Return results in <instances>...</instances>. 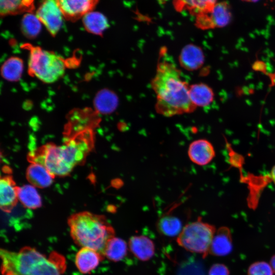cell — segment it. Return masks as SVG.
<instances>
[{"mask_svg":"<svg viewBox=\"0 0 275 275\" xmlns=\"http://www.w3.org/2000/svg\"><path fill=\"white\" fill-rule=\"evenodd\" d=\"M118 103L117 96L108 90L100 92L96 99L98 109L103 113L112 112L117 107Z\"/></svg>","mask_w":275,"mask_h":275,"instance_id":"cb8c5ba5","label":"cell"},{"mask_svg":"<svg viewBox=\"0 0 275 275\" xmlns=\"http://www.w3.org/2000/svg\"><path fill=\"white\" fill-rule=\"evenodd\" d=\"M82 22L86 30L95 35H102L109 26L106 17L98 12L88 13L83 16Z\"/></svg>","mask_w":275,"mask_h":275,"instance_id":"ffe728a7","label":"cell"},{"mask_svg":"<svg viewBox=\"0 0 275 275\" xmlns=\"http://www.w3.org/2000/svg\"><path fill=\"white\" fill-rule=\"evenodd\" d=\"M36 15L51 35L60 31L64 16L56 0H42Z\"/></svg>","mask_w":275,"mask_h":275,"instance_id":"ba28073f","label":"cell"},{"mask_svg":"<svg viewBox=\"0 0 275 275\" xmlns=\"http://www.w3.org/2000/svg\"><path fill=\"white\" fill-rule=\"evenodd\" d=\"M242 1L247 2H256L259 0H242Z\"/></svg>","mask_w":275,"mask_h":275,"instance_id":"4dcf8cb0","label":"cell"},{"mask_svg":"<svg viewBox=\"0 0 275 275\" xmlns=\"http://www.w3.org/2000/svg\"><path fill=\"white\" fill-rule=\"evenodd\" d=\"M270 265L273 271V272L275 273V255L273 256L270 260Z\"/></svg>","mask_w":275,"mask_h":275,"instance_id":"f1b7e54d","label":"cell"},{"mask_svg":"<svg viewBox=\"0 0 275 275\" xmlns=\"http://www.w3.org/2000/svg\"><path fill=\"white\" fill-rule=\"evenodd\" d=\"M215 227L204 222L201 218L188 223L178 236V244L187 251L203 255L209 253L210 246L216 232Z\"/></svg>","mask_w":275,"mask_h":275,"instance_id":"8992f818","label":"cell"},{"mask_svg":"<svg viewBox=\"0 0 275 275\" xmlns=\"http://www.w3.org/2000/svg\"><path fill=\"white\" fill-rule=\"evenodd\" d=\"M93 147L90 133H82L62 145L49 143L34 149L29 153L28 159L44 166L54 178L64 177L85 160Z\"/></svg>","mask_w":275,"mask_h":275,"instance_id":"7a4b0ae2","label":"cell"},{"mask_svg":"<svg viewBox=\"0 0 275 275\" xmlns=\"http://www.w3.org/2000/svg\"><path fill=\"white\" fill-rule=\"evenodd\" d=\"M208 275H229V271L224 264L216 263L210 267Z\"/></svg>","mask_w":275,"mask_h":275,"instance_id":"83f0119b","label":"cell"},{"mask_svg":"<svg viewBox=\"0 0 275 275\" xmlns=\"http://www.w3.org/2000/svg\"><path fill=\"white\" fill-rule=\"evenodd\" d=\"M190 160L199 166H205L214 158L215 152L213 146L208 140L199 139L192 142L188 149Z\"/></svg>","mask_w":275,"mask_h":275,"instance_id":"30bf717a","label":"cell"},{"mask_svg":"<svg viewBox=\"0 0 275 275\" xmlns=\"http://www.w3.org/2000/svg\"><path fill=\"white\" fill-rule=\"evenodd\" d=\"M216 3V0H173L177 11H187L196 16L210 11Z\"/></svg>","mask_w":275,"mask_h":275,"instance_id":"2e32d148","label":"cell"},{"mask_svg":"<svg viewBox=\"0 0 275 275\" xmlns=\"http://www.w3.org/2000/svg\"><path fill=\"white\" fill-rule=\"evenodd\" d=\"M271 177L274 184H275V165L272 167L271 171Z\"/></svg>","mask_w":275,"mask_h":275,"instance_id":"f546056e","label":"cell"},{"mask_svg":"<svg viewBox=\"0 0 275 275\" xmlns=\"http://www.w3.org/2000/svg\"><path fill=\"white\" fill-rule=\"evenodd\" d=\"M189 94L191 101L197 107L210 105L214 98L212 89L204 83L189 85Z\"/></svg>","mask_w":275,"mask_h":275,"instance_id":"ac0fdd59","label":"cell"},{"mask_svg":"<svg viewBox=\"0 0 275 275\" xmlns=\"http://www.w3.org/2000/svg\"><path fill=\"white\" fill-rule=\"evenodd\" d=\"M128 245L123 239L113 237L106 243L104 250V257L114 262L122 260L126 255Z\"/></svg>","mask_w":275,"mask_h":275,"instance_id":"7402d4cb","label":"cell"},{"mask_svg":"<svg viewBox=\"0 0 275 275\" xmlns=\"http://www.w3.org/2000/svg\"><path fill=\"white\" fill-rule=\"evenodd\" d=\"M196 17V25L201 30L223 28L231 21V7L227 2L217 3L210 11Z\"/></svg>","mask_w":275,"mask_h":275,"instance_id":"52a82bcc","label":"cell"},{"mask_svg":"<svg viewBox=\"0 0 275 275\" xmlns=\"http://www.w3.org/2000/svg\"><path fill=\"white\" fill-rule=\"evenodd\" d=\"M156 226L157 230L161 234L169 237H178L182 230L179 219L171 215L161 217Z\"/></svg>","mask_w":275,"mask_h":275,"instance_id":"603a6c76","label":"cell"},{"mask_svg":"<svg viewBox=\"0 0 275 275\" xmlns=\"http://www.w3.org/2000/svg\"><path fill=\"white\" fill-rule=\"evenodd\" d=\"M21 26L22 31L26 36L33 38L40 32L41 22L36 15L26 13L22 17Z\"/></svg>","mask_w":275,"mask_h":275,"instance_id":"d4e9b609","label":"cell"},{"mask_svg":"<svg viewBox=\"0 0 275 275\" xmlns=\"http://www.w3.org/2000/svg\"><path fill=\"white\" fill-rule=\"evenodd\" d=\"M18 199L25 207L35 209L41 206V197L35 187L32 185H24L18 187Z\"/></svg>","mask_w":275,"mask_h":275,"instance_id":"44dd1931","label":"cell"},{"mask_svg":"<svg viewBox=\"0 0 275 275\" xmlns=\"http://www.w3.org/2000/svg\"><path fill=\"white\" fill-rule=\"evenodd\" d=\"M2 275H63L66 259L53 251L47 257L36 249L24 246L17 252L0 251Z\"/></svg>","mask_w":275,"mask_h":275,"instance_id":"3957f363","label":"cell"},{"mask_svg":"<svg viewBox=\"0 0 275 275\" xmlns=\"http://www.w3.org/2000/svg\"><path fill=\"white\" fill-rule=\"evenodd\" d=\"M68 224L70 236L77 245L93 249L104 257L106 243L115 234L105 216L87 211L79 212L69 217Z\"/></svg>","mask_w":275,"mask_h":275,"instance_id":"277c9868","label":"cell"},{"mask_svg":"<svg viewBox=\"0 0 275 275\" xmlns=\"http://www.w3.org/2000/svg\"><path fill=\"white\" fill-rule=\"evenodd\" d=\"M22 68V63L20 59L11 58L4 64L2 68V74L5 78L15 80L20 77Z\"/></svg>","mask_w":275,"mask_h":275,"instance_id":"484cf974","label":"cell"},{"mask_svg":"<svg viewBox=\"0 0 275 275\" xmlns=\"http://www.w3.org/2000/svg\"><path fill=\"white\" fill-rule=\"evenodd\" d=\"M28 64L32 74L47 84L60 79L65 70V63L60 57L39 47L31 50Z\"/></svg>","mask_w":275,"mask_h":275,"instance_id":"5b68a950","label":"cell"},{"mask_svg":"<svg viewBox=\"0 0 275 275\" xmlns=\"http://www.w3.org/2000/svg\"><path fill=\"white\" fill-rule=\"evenodd\" d=\"M103 258V256L93 249L81 248L75 255V264L80 272L88 273L95 269Z\"/></svg>","mask_w":275,"mask_h":275,"instance_id":"4fadbf2b","label":"cell"},{"mask_svg":"<svg viewBox=\"0 0 275 275\" xmlns=\"http://www.w3.org/2000/svg\"><path fill=\"white\" fill-rule=\"evenodd\" d=\"M151 88L156 94V112L165 117L190 113L197 108L190 100L189 85L184 80L181 72L168 58L167 49L162 48Z\"/></svg>","mask_w":275,"mask_h":275,"instance_id":"6da1fadb","label":"cell"},{"mask_svg":"<svg viewBox=\"0 0 275 275\" xmlns=\"http://www.w3.org/2000/svg\"><path fill=\"white\" fill-rule=\"evenodd\" d=\"M273 270L270 264L264 261L252 264L248 271V275H273Z\"/></svg>","mask_w":275,"mask_h":275,"instance_id":"4316f807","label":"cell"},{"mask_svg":"<svg viewBox=\"0 0 275 275\" xmlns=\"http://www.w3.org/2000/svg\"><path fill=\"white\" fill-rule=\"evenodd\" d=\"M128 246L132 253L142 261L150 260L155 253L153 242L145 236H132L129 240Z\"/></svg>","mask_w":275,"mask_h":275,"instance_id":"9a60e30c","label":"cell"},{"mask_svg":"<svg viewBox=\"0 0 275 275\" xmlns=\"http://www.w3.org/2000/svg\"><path fill=\"white\" fill-rule=\"evenodd\" d=\"M232 239L230 229L227 227H221L213 236L209 253L217 256L229 254L232 250Z\"/></svg>","mask_w":275,"mask_h":275,"instance_id":"5bb4252c","label":"cell"},{"mask_svg":"<svg viewBox=\"0 0 275 275\" xmlns=\"http://www.w3.org/2000/svg\"><path fill=\"white\" fill-rule=\"evenodd\" d=\"M18 187L10 175H5L0 180V206L6 213L10 212L15 207L18 199Z\"/></svg>","mask_w":275,"mask_h":275,"instance_id":"8fae6325","label":"cell"},{"mask_svg":"<svg viewBox=\"0 0 275 275\" xmlns=\"http://www.w3.org/2000/svg\"><path fill=\"white\" fill-rule=\"evenodd\" d=\"M204 61L205 56L202 49L193 44L185 46L179 57L180 66L189 71L200 69L203 65Z\"/></svg>","mask_w":275,"mask_h":275,"instance_id":"7c38bea8","label":"cell"},{"mask_svg":"<svg viewBox=\"0 0 275 275\" xmlns=\"http://www.w3.org/2000/svg\"><path fill=\"white\" fill-rule=\"evenodd\" d=\"M26 177L32 185L42 188L50 186L54 178L44 166L34 162L27 168Z\"/></svg>","mask_w":275,"mask_h":275,"instance_id":"e0dca14e","label":"cell"},{"mask_svg":"<svg viewBox=\"0 0 275 275\" xmlns=\"http://www.w3.org/2000/svg\"><path fill=\"white\" fill-rule=\"evenodd\" d=\"M64 17L76 21L92 11L99 0H56Z\"/></svg>","mask_w":275,"mask_h":275,"instance_id":"9c48e42d","label":"cell"},{"mask_svg":"<svg viewBox=\"0 0 275 275\" xmlns=\"http://www.w3.org/2000/svg\"><path fill=\"white\" fill-rule=\"evenodd\" d=\"M1 16L32 13L35 9L34 0H1Z\"/></svg>","mask_w":275,"mask_h":275,"instance_id":"d6986e66","label":"cell"}]
</instances>
